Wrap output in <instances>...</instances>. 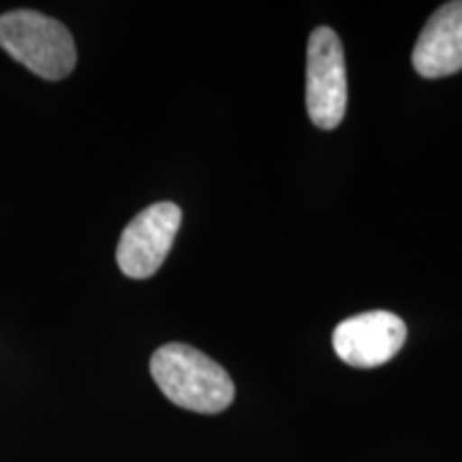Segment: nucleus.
<instances>
[{"mask_svg": "<svg viewBox=\"0 0 462 462\" xmlns=\"http://www.w3.org/2000/svg\"><path fill=\"white\" fill-rule=\"evenodd\" d=\"M150 373L159 390L189 411L218 413L234 402L236 388L227 371L195 346H159L150 360Z\"/></svg>", "mask_w": 462, "mask_h": 462, "instance_id": "nucleus-1", "label": "nucleus"}, {"mask_svg": "<svg viewBox=\"0 0 462 462\" xmlns=\"http://www.w3.org/2000/svg\"><path fill=\"white\" fill-rule=\"evenodd\" d=\"M0 48L28 71L50 82L65 79L78 62L69 28L31 9L0 15Z\"/></svg>", "mask_w": 462, "mask_h": 462, "instance_id": "nucleus-2", "label": "nucleus"}, {"mask_svg": "<svg viewBox=\"0 0 462 462\" xmlns=\"http://www.w3.org/2000/svg\"><path fill=\"white\" fill-rule=\"evenodd\" d=\"M306 109L315 126L337 129L346 112V67L338 34L328 26L310 32L306 50Z\"/></svg>", "mask_w": 462, "mask_h": 462, "instance_id": "nucleus-3", "label": "nucleus"}, {"mask_svg": "<svg viewBox=\"0 0 462 462\" xmlns=\"http://www.w3.org/2000/svg\"><path fill=\"white\" fill-rule=\"evenodd\" d=\"M182 210L171 201L148 206L126 225L116 248V262L129 279H150L170 255L180 229Z\"/></svg>", "mask_w": 462, "mask_h": 462, "instance_id": "nucleus-4", "label": "nucleus"}, {"mask_svg": "<svg viewBox=\"0 0 462 462\" xmlns=\"http://www.w3.org/2000/svg\"><path fill=\"white\" fill-rule=\"evenodd\" d=\"M407 340V326L388 310H371L340 321L332 334L337 356L354 368H377L390 362Z\"/></svg>", "mask_w": 462, "mask_h": 462, "instance_id": "nucleus-5", "label": "nucleus"}, {"mask_svg": "<svg viewBox=\"0 0 462 462\" xmlns=\"http://www.w3.org/2000/svg\"><path fill=\"white\" fill-rule=\"evenodd\" d=\"M413 69L421 78L437 79L462 69V0L441 5L415 42Z\"/></svg>", "mask_w": 462, "mask_h": 462, "instance_id": "nucleus-6", "label": "nucleus"}]
</instances>
